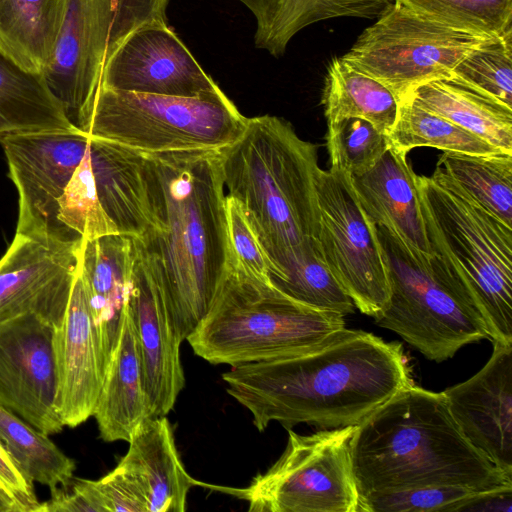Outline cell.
Here are the masks:
<instances>
[{"label": "cell", "instance_id": "obj_17", "mask_svg": "<svg viewBox=\"0 0 512 512\" xmlns=\"http://www.w3.org/2000/svg\"><path fill=\"white\" fill-rule=\"evenodd\" d=\"M126 310L142 360L152 417L166 416L185 385L180 358L182 339L165 299L143 261L139 246Z\"/></svg>", "mask_w": 512, "mask_h": 512}, {"label": "cell", "instance_id": "obj_12", "mask_svg": "<svg viewBox=\"0 0 512 512\" xmlns=\"http://www.w3.org/2000/svg\"><path fill=\"white\" fill-rule=\"evenodd\" d=\"M316 190L318 240L324 259L355 307L376 318L390 297L388 265L377 225L361 207L350 174L320 168Z\"/></svg>", "mask_w": 512, "mask_h": 512}, {"label": "cell", "instance_id": "obj_21", "mask_svg": "<svg viewBox=\"0 0 512 512\" xmlns=\"http://www.w3.org/2000/svg\"><path fill=\"white\" fill-rule=\"evenodd\" d=\"M408 152L389 144L375 165L365 173L351 176L356 197L377 226L414 251L433 256L417 198Z\"/></svg>", "mask_w": 512, "mask_h": 512}, {"label": "cell", "instance_id": "obj_35", "mask_svg": "<svg viewBox=\"0 0 512 512\" xmlns=\"http://www.w3.org/2000/svg\"><path fill=\"white\" fill-rule=\"evenodd\" d=\"M477 490L461 486H422L359 496L358 512H453Z\"/></svg>", "mask_w": 512, "mask_h": 512}, {"label": "cell", "instance_id": "obj_18", "mask_svg": "<svg viewBox=\"0 0 512 512\" xmlns=\"http://www.w3.org/2000/svg\"><path fill=\"white\" fill-rule=\"evenodd\" d=\"M54 352L58 411L64 425L74 428L94 415L106 373L78 270L63 322L54 332Z\"/></svg>", "mask_w": 512, "mask_h": 512}, {"label": "cell", "instance_id": "obj_26", "mask_svg": "<svg viewBox=\"0 0 512 512\" xmlns=\"http://www.w3.org/2000/svg\"><path fill=\"white\" fill-rule=\"evenodd\" d=\"M75 128L43 76L26 71L0 50V139Z\"/></svg>", "mask_w": 512, "mask_h": 512}, {"label": "cell", "instance_id": "obj_36", "mask_svg": "<svg viewBox=\"0 0 512 512\" xmlns=\"http://www.w3.org/2000/svg\"><path fill=\"white\" fill-rule=\"evenodd\" d=\"M225 203L232 264L271 281L268 258L242 205L230 195H226Z\"/></svg>", "mask_w": 512, "mask_h": 512}, {"label": "cell", "instance_id": "obj_4", "mask_svg": "<svg viewBox=\"0 0 512 512\" xmlns=\"http://www.w3.org/2000/svg\"><path fill=\"white\" fill-rule=\"evenodd\" d=\"M224 186L243 207L281 279L319 234L317 147L283 118H247L241 136L219 149Z\"/></svg>", "mask_w": 512, "mask_h": 512}, {"label": "cell", "instance_id": "obj_24", "mask_svg": "<svg viewBox=\"0 0 512 512\" xmlns=\"http://www.w3.org/2000/svg\"><path fill=\"white\" fill-rule=\"evenodd\" d=\"M425 110L512 154V109L451 79L420 85L409 97Z\"/></svg>", "mask_w": 512, "mask_h": 512}, {"label": "cell", "instance_id": "obj_1", "mask_svg": "<svg viewBox=\"0 0 512 512\" xmlns=\"http://www.w3.org/2000/svg\"><path fill=\"white\" fill-rule=\"evenodd\" d=\"M222 379L260 432L273 421L287 430L358 425L412 384L401 344L345 327L308 352L232 367Z\"/></svg>", "mask_w": 512, "mask_h": 512}, {"label": "cell", "instance_id": "obj_6", "mask_svg": "<svg viewBox=\"0 0 512 512\" xmlns=\"http://www.w3.org/2000/svg\"><path fill=\"white\" fill-rule=\"evenodd\" d=\"M431 251L469 293L492 342L512 345V227L479 206L443 171L416 175Z\"/></svg>", "mask_w": 512, "mask_h": 512}, {"label": "cell", "instance_id": "obj_7", "mask_svg": "<svg viewBox=\"0 0 512 512\" xmlns=\"http://www.w3.org/2000/svg\"><path fill=\"white\" fill-rule=\"evenodd\" d=\"M386 255L390 297L375 323L400 335L426 358L442 362L463 346L490 339L469 293L438 258L414 251L377 226Z\"/></svg>", "mask_w": 512, "mask_h": 512}, {"label": "cell", "instance_id": "obj_34", "mask_svg": "<svg viewBox=\"0 0 512 512\" xmlns=\"http://www.w3.org/2000/svg\"><path fill=\"white\" fill-rule=\"evenodd\" d=\"M330 168L357 176L371 169L389 147L388 136L361 118L327 123Z\"/></svg>", "mask_w": 512, "mask_h": 512}, {"label": "cell", "instance_id": "obj_37", "mask_svg": "<svg viewBox=\"0 0 512 512\" xmlns=\"http://www.w3.org/2000/svg\"><path fill=\"white\" fill-rule=\"evenodd\" d=\"M98 512H146L127 481L113 469L98 480H85Z\"/></svg>", "mask_w": 512, "mask_h": 512}, {"label": "cell", "instance_id": "obj_25", "mask_svg": "<svg viewBox=\"0 0 512 512\" xmlns=\"http://www.w3.org/2000/svg\"><path fill=\"white\" fill-rule=\"evenodd\" d=\"M65 8L66 0H0V50L26 71L43 76Z\"/></svg>", "mask_w": 512, "mask_h": 512}, {"label": "cell", "instance_id": "obj_29", "mask_svg": "<svg viewBox=\"0 0 512 512\" xmlns=\"http://www.w3.org/2000/svg\"><path fill=\"white\" fill-rule=\"evenodd\" d=\"M0 438L22 472L51 493L73 483L75 463L49 438L21 417L0 406Z\"/></svg>", "mask_w": 512, "mask_h": 512}, {"label": "cell", "instance_id": "obj_40", "mask_svg": "<svg viewBox=\"0 0 512 512\" xmlns=\"http://www.w3.org/2000/svg\"><path fill=\"white\" fill-rule=\"evenodd\" d=\"M0 512H17V509L12 500L0 488Z\"/></svg>", "mask_w": 512, "mask_h": 512}, {"label": "cell", "instance_id": "obj_3", "mask_svg": "<svg viewBox=\"0 0 512 512\" xmlns=\"http://www.w3.org/2000/svg\"><path fill=\"white\" fill-rule=\"evenodd\" d=\"M359 496L422 486L482 491L512 484L462 434L443 392L404 387L356 425L350 445Z\"/></svg>", "mask_w": 512, "mask_h": 512}, {"label": "cell", "instance_id": "obj_30", "mask_svg": "<svg viewBox=\"0 0 512 512\" xmlns=\"http://www.w3.org/2000/svg\"><path fill=\"white\" fill-rule=\"evenodd\" d=\"M389 144L406 151L432 147L471 155L504 153L452 122L433 114L408 98L398 104Z\"/></svg>", "mask_w": 512, "mask_h": 512}, {"label": "cell", "instance_id": "obj_23", "mask_svg": "<svg viewBox=\"0 0 512 512\" xmlns=\"http://www.w3.org/2000/svg\"><path fill=\"white\" fill-rule=\"evenodd\" d=\"M256 19L255 46L278 58L305 27L338 17L378 18L394 0H238Z\"/></svg>", "mask_w": 512, "mask_h": 512}, {"label": "cell", "instance_id": "obj_11", "mask_svg": "<svg viewBox=\"0 0 512 512\" xmlns=\"http://www.w3.org/2000/svg\"><path fill=\"white\" fill-rule=\"evenodd\" d=\"M493 39L436 23L394 2L341 58L384 85L399 104L420 85L449 79L464 57Z\"/></svg>", "mask_w": 512, "mask_h": 512}, {"label": "cell", "instance_id": "obj_38", "mask_svg": "<svg viewBox=\"0 0 512 512\" xmlns=\"http://www.w3.org/2000/svg\"><path fill=\"white\" fill-rule=\"evenodd\" d=\"M0 488L12 500L17 512H37L41 503L34 493L33 482L22 472L1 438Z\"/></svg>", "mask_w": 512, "mask_h": 512}, {"label": "cell", "instance_id": "obj_33", "mask_svg": "<svg viewBox=\"0 0 512 512\" xmlns=\"http://www.w3.org/2000/svg\"><path fill=\"white\" fill-rule=\"evenodd\" d=\"M449 79L512 109V31L471 51Z\"/></svg>", "mask_w": 512, "mask_h": 512}, {"label": "cell", "instance_id": "obj_32", "mask_svg": "<svg viewBox=\"0 0 512 512\" xmlns=\"http://www.w3.org/2000/svg\"><path fill=\"white\" fill-rule=\"evenodd\" d=\"M436 23L471 33L502 37L512 31V0H394Z\"/></svg>", "mask_w": 512, "mask_h": 512}, {"label": "cell", "instance_id": "obj_13", "mask_svg": "<svg viewBox=\"0 0 512 512\" xmlns=\"http://www.w3.org/2000/svg\"><path fill=\"white\" fill-rule=\"evenodd\" d=\"M78 242L16 233L0 258V323L34 315L58 328L77 272Z\"/></svg>", "mask_w": 512, "mask_h": 512}, {"label": "cell", "instance_id": "obj_9", "mask_svg": "<svg viewBox=\"0 0 512 512\" xmlns=\"http://www.w3.org/2000/svg\"><path fill=\"white\" fill-rule=\"evenodd\" d=\"M168 3L169 0H66L61 30L43 78L75 127L92 107L107 60L137 29L168 24Z\"/></svg>", "mask_w": 512, "mask_h": 512}, {"label": "cell", "instance_id": "obj_14", "mask_svg": "<svg viewBox=\"0 0 512 512\" xmlns=\"http://www.w3.org/2000/svg\"><path fill=\"white\" fill-rule=\"evenodd\" d=\"M54 332L34 315L0 323V406L47 435L65 426L58 411Z\"/></svg>", "mask_w": 512, "mask_h": 512}, {"label": "cell", "instance_id": "obj_31", "mask_svg": "<svg viewBox=\"0 0 512 512\" xmlns=\"http://www.w3.org/2000/svg\"><path fill=\"white\" fill-rule=\"evenodd\" d=\"M272 284L309 307L343 316L354 312L355 305L329 269L319 240L281 279Z\"/></svg>", "mask_w": 512, "mask_h": 512}, {"label": "cell", "instance_id": "obj_5", "mask_svg": "<svg viewBox=\"0 0 512 512\" xmlns=\"http://www.w3.org/2000/svg\"><path fill=\"white\" fill-rule=\"evenodd\" d=\"M344 327L345 316L302 304L231 264L186 340L207 362L236 367L303 354Z\"/></svg>", "mask_w": 512, "mask_h": 512}, {"label": "cell", "instance_id": "obj_22", "mask_svg": "<svg viewBox=\"0 0 512 512\" xmlns=\"http://www.w3.org/2000/svg\"><path fill=\"white\" fill-rule=\"evenodd\" d=\"M93 416L100 437L106 442H128L135 430L152 417L142 360L127 310Z\"/></svg>", "mask_w": 512, "mask_h": 512}, {"label": "cell", "instance_id": "obj_10", "mask_svg": "<svg viewBox=\"0 0 512 512\" xmlns=\"http://www.w3.org/2000/svg\"><path fill=\"white\" fill-rule=\"evenodd\" d=\"M356 425L299 435L288 429L279 459L244 488L210 486L251 512H358L350 445Z\"/></svg>", "mask_w": 512, "mask_h": 512}, {"label": "cell", "instance_id": "obj_15", "mask_svg": "<svg viewBox=\"0 0 512 512\" xmlns=\"http://www.w3.org/2000/svg\"><path fill=\"white\" fill-rule=\"evenodd\" d=\"M100 87L176 97L222 91L164 23L145 25L130 34L105 63Z\"/></svg>", "mask_w": 512, "mask_h": 512}, {"label": "cell", "instance_id": "obj_27", "mask_svg": "<svg viewBox=\"0 0 512 512\" xmlns=\"http://www.w3.org/2000/svg\"><path fill=\"white\" fill-rule=\"evenodd\" d=\"M321 103L327 123L361 118L387 136L398 113V103L384 85L341 57H334L328 65Z\"/></svg>", "mask_w": 512, "mask_h": 512}, {"label": "cell", "instance_id": "obj_8", "mask_svg": "<svg viewBox=\"0 0 512 512\" xmlns=\"http://www.w3.org/2000/svg\"><path fill=\"white\" fill-rule=\"evenodd\" d=\"M246 120L223 91L176 97L100 87L77 128L144 152L219 150L241 136Z\"/></svg>", "mask_w": 512, "mask_h": 512}, {"label": "cell", "instance_id": "obj_28", "mask_svg": "<svg viewBox=\"0 0 512 512\" xmlns=\"http://www.w3.org/2000/svg\"><path fill=\"white\" fill-rule=\"evenodd\" d=\"M436 167L479 206L512 227V154L444 151Z\"/></svg>", "mask_w": 512, "mask_h": 512}, {"label": "cell", "instance_id": "obj_2", "mask_svg": "<svg viewBox=\"0 0 512 512\" xmlns=\"http://www.w3.org/2000/svg\"><path fill=\"white\" fill-rule=\"evenodd\" d=\"M144 153L153 172L154 223L136 240L183 341L209 310L233 261L220 151Z\"/></svg>", "mask_w": 512, "mask_h": 512}, {"label": "cell", "instance_id": "obj_20", "mask_svg": "<svg viewBox=\"0 0 512 512\" xmlns=\"http://www.w3.org/2000/svg\"><path fill=\"white\" fill-rule=\"evenodd\" d=\"M114 468L143 503L146 512H183L191 487L204 485L185 469L166 416L145 420L128 441Z\"/></svg>", "mask_w": 512, "mask_h": 512}, {"label": "cell", "instance_id": "obj_19", "mask_svg": "<svg viewBox=\"0 0 512 512\" xmlns=\"http://www.w3.org/2000/svg\"><path fill=\"white\" fill-rule=\"evenodd\" d=\"M138 255L135 238L109 234L81 239L77 270L83 281L105 369L117 347Z\"/></svg>", "mask_w": 512, "mask_h": 512}, {"label": "cell", "instance_id": "obj_39", "mask_svg": "<svg viewBox=\"0 0 512 512\" xmlns=\"http://www.w3.org/2000/svg\"><path fill=\"white\" fill-rule=\"evenodd\" d=\"M454 511L512 512V484L476 492Z\"/></svg>", "mask_w": 512, "mask_h": 512}, {"label": "cell", "instance_id": "obj_16", "mask_svg": "<svg viewBox=\"0 0 512 512\" xmlns=\"http://www.w3.org/2000/svg\"><path fill=\"white\" fill-rule=\"evenodd\" d=\"M443 394L464 437L512 476V345L493 342L481 370Z\"/></svg>", "mask_w": 512, "mask_h": 512}]
</instances>
